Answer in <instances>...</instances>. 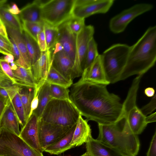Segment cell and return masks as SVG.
Here are the masks:
<instances>
[{"mask_svg":"<svg viewBox=\"0 0 156 156\" xmlns=\"http://www.w3.org/2000/svg\"><path fill=\"white\" fill-rule=\"evenodd\" d=\"M107 86L80 79L71 86L70 100L87 121L108 125L123 118L120 98L109 92Z\"/></svg>","mask_w":156,"mask_h":156,"instance_id":"6da1fadb","label":"cell"},{"mask_svg":"<svg viewBox=\"0 0 156 156\" xmlns=\"http://www.w3.org/2000/svg\"><path fill=\"white\" fill-rule=\"evenodd\" d=\"M156 60V26L149 27L130 50L119 81L132 76L143 75L155 64Z\"/></svg>","mask_w":156,"mask_h":156,"instance_id":"7a4b0ae2","label":"cell"},{"mask_svg":"<svg viewBox=\"0 0 156 156\" xmlns=\"http://www.w3.org/2000/svg\"><path fill=\"white\" fill-rule=\"evenodd\" d=\"M98 140L115 148L124 156H135L140 147L138 135L133 133L124 118L112 124H98Z\"/></svg>","mask_w":156,"mask_h":156,"instance_id":"3957f363","label":"cell"},{"mask_svg":"<svg viewBox=\"0 0 156 156\" xmlns=\"http://www.w3.org/2000/svg\"><path fill=\"white\" fill-rule=\"evenodd\" d=\"M80 115L70 99L52 98L46 105L40 119L51 124L71 127L76 123Z\"/></svg>","mask_w":156,"mask_h":156,"instance_id":"277c9868","label":"cell"},{"mask_svg":"<svg viewBox=\"0 0 156 156\" xmlns=\"http://www.w3.org/2000/svg\"><path fill=\"white\" fill-rule=\"evenodd\" d=\"M130 50V46L122 44L111 46L100 55L102 66L107 80L109 83L119 81L125 67Z\"/></svg>","mask_w":156,"mask_h":156,"instance_id":"5b68a950","label":"cell"},{"mask_svg":"<svg viewBox=\"0 0 156 156\" xmlns=\"http://www.w3.org/2000/svg\"><path fill=\"white\" fill-rule=\"evenodd\" d=\"M142 76L138 75L134 79L127 97L122 103L123 118L132 132L137 135L140 134L147 125L146 116L136 104L137 91Z\"/></svg>","mask_w":156,"mask_h":156,"instance_id":"8992f818","label":"cell"},{"mask_svg":"<svg viewBox=\"0 0 156 156\" xmlns=\"http://www.w3.org/2000/svg\"><path fill=\"white\" fill-rule=\"evenodd\" d=\"M75 0H51L42 1L41 17L49 26L58 27L72 16Z\"/></svg>","mask_w":156,"mask_h":156,"instance_id":"52a82bcc","label":"cell"},{"mask_svg":"<svg viewBox=\"0 0 156 156\" xmlns=\"http://www.w3.org/2000/svg\"><path fill=\"white\" fill-rule=\"evenodd\" d=\"M0 156H44L19 136L0 130Z\"/></svg>","mask_w":156,"mask_h":156,"instance_id":"ba28073f","label":"cell"},{"mask_svg":"<svg viewBox=\"0 0 156 156\" xmlns=\"http://www.w3.org/2000/svg\"><path fill=\"white\" fill-rule=\"evenodd\" d=\"M94 27L85 25L76 35L75 58L72 69L73 80L81 76L83 70L88 43L93 37Z\"/></svg>","mask_w":156,"mask_h":156,"instance_id":"9c48e42d","label":"cell"},{"mask_svg":"<svg viewBox=\"0 0 156 156\" xmlns=\"http://www.w3.org/2000/svg\"><path fill=\"white\" fill-rule=\"evenodd\" d=\"M153 5L149 3L135 4L112 18L109 23L110 30L115 34L123 32L128 24L137 16L151 10Z\"/></svg>","mask_w":156,"mask_h":156,"instance_id":"30bf717a","label":"cell"},{"mask_svg":"<svg viewBox=\"0 0 156 156\" xmlns=\"http://www.w3.org/2000/svg\"><path fill=\"white\" fill-rule=\"evenodd\" d=\"M114 0H75L72 16L85 19L91 15L107 12Z\"/></svg>","mask_w":156,"mask_h":156,"instance_id":"8fae6325","label":"cell"},{"mask_svg":"<svg viewBox=\"0 0 156 156\" xmlns=\"http://www.w3.org/2000/svg\"><path fill=\"white\" fill-rule=\"evenodd\" d=\"M71 127L51 124L44 122L40 119L39 123V139L43 151L47 147L60 139Z\"/></svg>","mask_w":156,"mask_h":156,"instance_id":"7c38bea8","label":"cell"},{"mask_svg":"<svg viewBox=\"0 0 156 156\" xmlns=\"http://www.w3.org/2000/svg\"><path fill=\"white\" fill-rule=\"evenodd\" d=\"M52 58L50 50L41 52L35 62L31 66V70L36 86L35 94L37 95L41 87L45 82L52 64Z\"/></svg>","mask_w":156,"mask_h":156,"instance_id":"4fadbf2b","label":"cell"},{"mask_svg":"<svg viewBox=\"0 0 156 156\" xmlns=\"http://www.w3.org/2000/svg\"><path fill=\"white\" fill-rule=\"evenodd\" d=\"M40 119L33 112L24 126L22 127L19 136L30 147L43 152L39 139Z\"/></svg>","mask_w":156,"mask_h":156,"instance_id":"5bb4252c","label":"cell"},{"mask_svg":"<svg viewBox=\"0 0 156 156\" xmlns=\"http://www.w3.org/2000/svg\"><path fill=\"white\" fill-rule=\"evenodd\" d=\"M8 35L16 45L20 53L19 59L14 61L18 66L28 69L31 68L29 54L22 33L14 29L6 27Z\"/></svg>","mask_w":156,"mask_h":156,"instance_id":"9a60e30c","label":"cell"},{"mask_svg":"<svg viewBox=\"0 0 156 156\" xmlns=\"http://www.w3.org/2000/svg\"><path fill=\"white\" fill-rule=\"evenodd\" d=\"M58 27V35L57 42L61 45L64 51L74 63L76 35L69 29L65 23Z\"/></svg>","mask_w":156,"mask_h":156,"instance_id":"2e32d148","label":"cell"},{"mask_svg":"<svg viewBox=\"0 0 156 156\" xmlns=\"http://www.w3.org/2000/svg\"><path fill=\"white\" fill-rule=\"evenodd\" d=\"M51 52L52 66L66 79L73 81L72 73L74 65L73 61L63 50Z\"/></svg>","mask_w":156,"mask_h":156,"instance_id":"e0dca14e","label":"cell"},{"mask_svg":"<svg viewBox=\"0 0 156 156\" xmlns=\"http://www.w3.org/2000/svg\"><path fill=\"white\" fill-rule=\"evenodd\" d=\"M80 79L107 85L110 84L105 76L100 55L89 67L83 70Z\"/></svg>","mask_w":156,"mask_h":156,"instance_id":"ac0fdd59","label":"cell"},{"mask_svg":"<svg viewBox=\"0 0 156 156\" xmlns=\"http://www.w3.org/2000/svg\"><path fill=\"white\" fill-rule=\"evenodd\" d=\"M86 148L90 156H124L116 149L92 137L86 143Z\"/></svg>","mask_w":156,"mask_h":156,"instance_id":"d6986e66","label":"cell"},{"mask_svg":"<svg viewBox=\"0 0 156 156\" xmlns=\"http://www.w3.org/2000/svg\"><path fill=\"white\" fill-rule=\"evenodd\" d=\"M92 137L91 130L88 121L80 115L76 123L70 144L73 147L87 143Z\"/></svg>","mask_w":156,"mask_h":156,"instance_id":"ffe728a7","label":"cell"},{"mask_svg":"<svg viewBox=\"0 0 156 156\" xmlns=\"http://www.w3.org/2000/svg\"><path fill=\"white\" fill-rule=\"evenodd\" d=\"M17 117L11 103L7 106L0 122V130H2L19 136L20 131Z\"/></svg>","mask_w":156,"mask_h":156,"instance_id":"44dd1931","label":"cell"},{"mask_svg":"<svg viewBox=\"0 0 156 156\" xmlns=\"http://www.w3.org/2000/svg\"><path fill=\"white\" fill-rule=\"evenodd\" d=\"M41 0H34L21 9L18 15L21 22L44 23L41 17Z\"/></svg>","mask_w":156,"mask_h":156,"instance_id":"7402d4cb","label":"cell"},{"mask_svg":"<svg viewBox=\"0 0 156 156\" xmlns=\"http://www.w3.org/2000/svg\"><path fill=\"white\" fill-rule=\"evenodd\" d=\"M76 124L71 126L60 139L45 148L44 151L51 154L59 155L73 148L70 143Z\"/></svg>","mask_w":156,"mask_h":156,"instance_id":"603a6c76","label":"cell"},{"mask_svg":"<svg viewBox=\"0 0 156 156\" xmlns=\"http://www.w3.org/2000/svg\"><path fill=\"white\" fill-rule=\"evenodd\" d=\"M9 5H0V19L5 27L16 30L22 33L23 30L22 22L17 15L10 13L8 10Z\"/></svg>","mask_w":156,"mask_h":156,"instance_id":"cb8c5ba5","label":"cell"},{"mask_svg":"<svg viewBox=\"0 0 156 156\" xmlns=\"http://www.w3.org/2000/svg\"><path fill=\"white\" fill-rule=\"evenodd\" d=\"M38 105L34 112L40 119L43 111L49 101L52 98L51 95L50 84L45 82L38 92Z\"/></svg>","mask_w":156,"mask_h":156,"instance_id":"d4e9b609","label":"cell"},{"mask_svg":"<svg viewBox=\"0 0 156 156\" xmlns=\"http://www.w3.org/2000/svg\"><path fill=\"white\" fill-rule=\"evenodd\" d=\"M30 59L31 66L40 57L41 52L37 42L24 30L22 33Z\"/></svg>","mask_w":156,"mask_h":156,"instance_id":"484cf974","label":"cell"},{"mask_svg":"<svg viewBox=\"0 0 156 156\" xmlns=\"http://www.w3.org/2000/svg\"><path fill=\"white\" fill-rule=\"evenodd\" d=\"M22 103L27 122L29 119L31 102L35 94V88L22 87L18 93Z\"/></svg>","mask_w":156,"mask_h":156,"instance_id":"4316f807","label":"cell"},{"mask_svg":"<svg viewBox=\"0 0 156 156\" xmlns=\"http://www.w3.org/2000/svg\"><path fill=\"white\" fill-rule=\"evenodd\" d=\"M46 82L49 84L60 86L68 88L73 84L72 80L65 78L51 66L46 79Z\"/></svg>","mask_w":156,"mask_h":156,"instance_id":"83f0119b","label":"cell"},{"mask_svg":"<svg viewBox=\"0 0 156 156\" xmlns=\"http://www.w3.org/2000/svg\"><path fill=\"white\" fill-rule=\"evenodd\" d=\"M12 71L15 76L28 87L35 88L36 84L31 68L26 69L17 66L16 69Z\"/></svg>","mask_w":156,"mask_h":156,"instance_id":"f1b7e54d","label":"cell"},{"mask_svg":"<svg viewBox=\"0 0 156 156\" xmlns=\"http://www.w3.org/2000/svg\"><path fill=\"white\" fill-rule=\"evenodd\" d=\"M22 87L16 85L0 87V100L3 102L5 105H8Z\"/></svg>","mask_w":156,"mask_h":156,"instance_id":"f546056e","label":"cell"},{"mask_svg":"<svg viewBox=\"0 0 156 156\" xmlns=\"http://www.w3.org/2000/svg\"><path fill=\"white\" fill-rule=\"evenodd\" d=\"M99 55L97 44L93 37L88 44L83 70L89 67Z\"/></svg>","mask_w":156,"mask_h":156,"instance_id":"4dcf8cb0","label":"cell"},{"mask_svg":"<svg viewBox=\"0 0 156 156\" xmlns=\"http://www.w3.org/2000/svg\"><path fill=\"white\" fill-rule=\"evenodd\" d=\"M44 31L47 44V50H51L56 43L58 35V27L44 24Z\"/></svg>","mask_w":156,"mask_h":156,"instance_id":"1f68e13d","label":"cell"},{"mask_svg":"<svg viewBox=\"0 0 156 156\" xmlns=\"http://www.w3.org/2000/svg\"><path fill=\"white\" fill-rule=\"evenodd\" d=\"M13 110L18 119L21 127L27 122L23 108L18 93L16 94L11 102Z\"/></svg>","mask_w":156,"mask_h":156,"instance_id":"d6a6232c","label":"cell"},{"mask_svg":"<svg viewBox=\"0 0 156 156\" xmlns=\"http://www.w3.org/2000/svg\"><path fill=\"white\" fill-rule=\"evenodd\" d=\"M23 30L37 42L38 34L44 29V23L22 22Z\"/></svg>","mask_w":156,"mask_h":156,"instance_id":"836d02e7","label":"cell"},{"mask_svg":"<svg viewBox=\"0 0 156 156\" xmlns=\"http://www.w3.org/2000/svg\"><path fill=\"white\" fill-rule=\"evenodd\" d=\"M50 90L52 98L61 100H69V90L68 88L58 85L50 84Z\"/></svg>","mask_w":156,"mask_h":156,"instance_id":"e575fe53","label":"cell"},{"mask_svg":"<svg viewBox=\"0 0 156 156\" xmlns=\"http://www.w3.org/2000/svg\"><path fill=\"white\" fill-rule=\"evenodd\" d=\"M0 68L11 79L13 85L23 87L29 88L15 76L9 64L4 60L3 57L0 58Z\"/></svg>","mask_w":156,"mask_h":156,"instance_id":"d590c367","label":"cell"},{"mask_svg":"<svg viewBox=\"0 0 156 156\" xmlns=\"http://www.w3.org/2000/svg\"><path fill=\"white\" fill-rule=\"evenodd\" d=\"M69 29L73 33L77 35L85 26V19L72 16L65 22Z\"/></svg>","mask_w":156,"mask_h":156,"instance_id":"8d00e7d4","label":"cell"},{"mask_svg":"<svg viewBox=\"0 0 156 156\" xmlns=\"http://www.w3.org/2000/svg\"><path fill=\"white\" fill-rule=\"evenodd\" d=\"M0 53L4 55L12 54V45L8 35L0 34Z\"/></svg>","mask_w":156,"mask_h":156,"instance_id":"74e56055","label":"cell"},{"mask_svg":"<svg viewBox=\"0 0 156 156\" xmlns=\"http://www.w3.org/2000/svg\"><path fill=\"white\" fill-rule=\"evenodd\" d=\"M156 107V95L154 94L150 101L140 109L143 115L146 116L155 110Z\"/></svg>","mask_w":156,"mask_h":156,"instance_id":"f35d334b","label":"cell"},{"mask_svg":"<svg viewBox=\"0 0 156 156\" xmlns=\"http://www.w3.org/2000/svg\"><path fill=\"white\" fill-rule=\"evenodd\" d=\"M37 42L41 52L45 51L47 50L44 29L38 34L37 37Z\"/></svg>","mask_w":156,"mask_h":156,"instance_id":"ab89813d","label":"cell"},{"mask_svg":"<svg viewBox=\"0 0 156 156\" xmlns=\"http://www.w3.org/2000/svg\"><path fill=\"white\" fill-rule=\"evenodd\" d=\"M13 85L11 79L0 68V87Z\"/></svg>","mask_w":156,"mask_h":156,"instance_id":"60d3db41","label":"cell"},{"mask_svg":"<svg viewBox=\"0 0 156 156\" xmlns=\"http://www.w3.org/2000/svg\"><path fill=\"white\" fill-rule=\"evenodd\" d=\"M147 156H156V131L153 136Z\"/></svg>","mask_w":156,"mask_h":156,"instance_id":"b9f144b4","label":"cell"},{"mask_svg":"<svg viewBox=\"0 0 156 156\" xmlns=\"http://www.w3.org/2000/svg\"><path fill=\"white\" fill-rule=\"evenodd\" d=\"M38 93L36 95H34L31 104L29 118L32 114L34 111L37 108L38 105Z\"/></svg>","mask_w":156,"mask_h":156,"instance_id":"7bdbcfd3","label":"cell"},{"mask_svg":"<svg viewBox=\"0 0 156 156\" xmlns=\"http://www.w3.org/2000/svg\"><path fill=\"white\" fill-rule=\"evenodd\" d=\"M12 45V55H13L15 60H18L20 57V53L18 48L14 42L11 39L9 38Z\"/></svg>","mask_w":156,"mask_h":156,"instance_id":"ee69618b","label":"cell"},{"mask_svg":"<svg viewBox=\"0 0 156 156\" xmlns=\"http://www.w3.org/2000/svg\"><path fill=\"white\" fill-rule=\"evenodd\" d=\"M8 10L10 13L14 15H19L20 12L17 5L14 3H12L11 6L9 5Z\"/></svg>","mask_w":156,"mask_h":156,"instance_id":"f6af8a7d","label":"cell"},{"mask_svg":"<svg viewBox=\"0 0 156 156\" xmlns=\"http://www.w3.org/2000/svg\"><path fill=\"white\" fill-rule=\"evenodd\" d=\"M146 122L148 124L154 122H156V113L155 112L148 116H146Z\"/></svg>","mask_w":156,"mask_h":156,"instance_id":"bcb514c9","label":"cell"},{"mask_svg":"<svg viewBox=\"0 0 156 156\" xmlns=\"http://www.w3.org/2000/svg\"><path fill=\"white\" fill-rule=\"evenodd\" d=\"M3 58L5 61L9 64L13 62L15 59L13 55L10 54L5 55Z\"/></svg>","mask_w":156,"mask_h":156,"instance_id":"7dc6e473","label":"cell"},{"mask_svg":"<svg viewBox=\"0 0 156 156\" xmlns=\"http://www.w3.org/2000/svg\"><path fill=\"white\" fill-rule=\"evenodd\" d=\"M155 90L152 87H149L146 88L144 90V93L147 96L152 97L154 96Z\"/></svg>","mask_w":156,"mask_h":156,"instance_id":"c3c4849f","label":"cell"},{"mask_svg":"<svg viewBox=\"0 0 156 156\" xmlns=\"http://www.w3.org/2000/svg\"><path fill=\"white\" fill-rule=\"evenodd\" d=\"M7 106V105H5L3 102L0 100V120Z\"/></svg>","mask_w":156,"mask_h":156,"instance_id":"681fc988","label":"cell"},{"mask_svg":"<svg viewBox=\"0 0 156 156\" xmlns=\"http://www.w3.org/2000/svg\"><path fill=\"white\" fill-rule=\"evenodd\" d=\"M0 34L4 35H8L6 27L0 29Z\"/></svg>","mask_w":156,"mask_h":156,"instance_id":"f907efd6","label":"cell"},{"mask_svg":"<svg viewBox=\"0 0 156 156\" xmlns=\"http://www.w3.org/2000/svg\"><path fill=\"white\" fill-rule=\"evenodd\" d=\"M9 64L10 66L11 69L12 70H14L16 69L17 67V66L15 64V63L14 62H13L10 64Z\"/></svg>","mask_w":156,"mask_h":156,"instance_id":"816d5d0a","label":"cell"},{"mask_svg":"<svg viewBox=\"0 0 156 156\" xmlns=\"http://www.w3.org/2000/svg\"><path fill=\"white\" fill-rule=\"evenodd\" d=\"M5 27V26L2 21L0 19V29H2Z\"/></svg>","mask_w":156,"mask_h":156,"instance_id":"f5cc1de1","label":"cell"},{"mask_svg":"<svg viewBox=\"0 0 156 156\" xmlns=\"http://www.w3.org/2000/svg\"><path fill=\"white\" fill-rule=\"evenodd\" d=\"M7 2L6 0H0V5L5 4Z\"/></svg>","mask_w":156,"mask_h":156,"instance_id":"db71d44e","label":"cell"},{"mask_svg":"<svg viewBox=\"0 0 156 156\" xmlns=\"http://www.w3.org/2000/svg\"><path fill=\"white\" fill-rule=\"evenodd\" d=\"M80 156H90L88 153L86 152L85 153Z\"/></svg>","mask_w":156,"mask_h":156,"instance_id":"11a10c76","label":"cell"},{"mask_svg":"<svg viewBox=\"0 0 156 156\" xmlns=\"http://www.w3.org/2000/svg\"><path fill=\"white\" fill-rule=\"evenodd\" d=\"M1 119H0V122Z\"/></svg>","mask_w":156,"mask_h":156,"instance_id":"9f6ffc18","label":"cell"},{"mask_svg":"<svg viewBox=\"0 0 156 156\" xmlns=\"http://www.w3.org/2000/svg\"></svg>","mask_w":156,"mask_h":156,"instance_id":"6f0895ef","label":"cell"}]
</instances>
